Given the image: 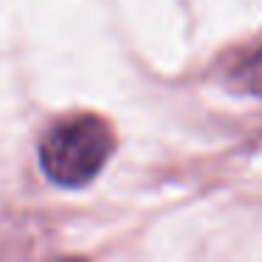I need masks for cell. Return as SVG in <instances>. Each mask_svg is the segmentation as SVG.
<instances>
[{
	"instance_id": "6da1fadb",
	"label": "cell",
	"mask_w": 262,
	"mask_h": 262,
	"mask_svg": "<svg viewBox=\"0 0 262 262\" xmlns=\"http://www.w3.org/2000/svg\"><path fill=\"white\" fill-rule=\"evenodd\" d=\"M113 149V127L93 113H79L57 121L46 133L40 144V164L54 183L76 189L104 169Z\"/></svg>"
},
{
	"instance_id": "7a4b0ae2",
	"label": "cell",
	"mask_w": 262,
	"mask_h": 262,
	"mask_svg": "<svg viewBox=\"0 0 262 262\" xmlns=\"http://www.w3.org/2000/svg\"><path fill=\"white\" fill-rule=\"evenodd\" d=\"M234 79H237L248 93L262 96V42H256L254 48H248V51L234 62Z\"/></svg>"
}]
</instances>
